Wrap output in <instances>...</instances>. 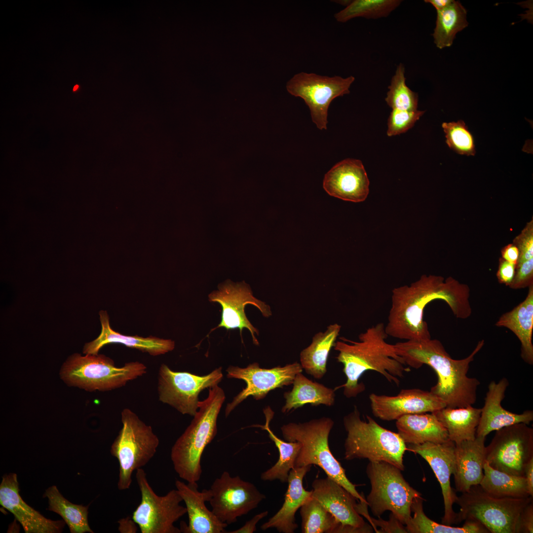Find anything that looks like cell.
Returning a JSON list of instances; mask_svg holds the SVG:
<instances>
[{
	"mask_svg": "<svg viewBox=\"0 0 533 533\" xmlns=\"http://www.w3.org/2000/svg\"><path fill=\"white\" fill-rule=\"evenodd\" d=\"M470 289L452 277L422 275L410 285L392 290L391 306L385 325L388 336L405 341L431 339L424 310L431 302L441 300L457 318L465 319L472 313Z\"/></svg>",
	"mask_w": 533,
	"mask_h": 533,
	"instance_id": "obj_1",
	"label": "cell"
},
{
	"mask_svg": "<svg viewBox=\"0 0 533 533\" xmlns=\"http://www.w3.org/2000/svg\"><path fill=\"white\" fill-rule=\"evenodd\" d=\"M484 345L482 340L470 355L456 360L437 339L405 341L394 344L397 353L407 365L418 369L426 364L434 370L438 381L430 391L442 399L446 407L452 408L472 406L476 401L480 382L476 378L469 377L467 373L470 363Z\"/></svg>",
	"mask_w": 533,
	"mask_h": 533,
	"instance_id": "obj_2",
	"label": "cell"
},
{
	"mask_svg": "<svg viewBox=\"0 0 533 533\" xmlns=\"http://www.w3.org/2000/svg\"><path fill=\"white\" fill-rule=\"evenodd\" d=\"M387 337L385 325L379 323L361 333L358 341L341 337L336 342L334 348L339 352L336 358L343 365L346 377L345 383L340 386L345 397H355L365 390L364 384L358 381L367 371H376L397 386L400 379L410 371L394 344L386 342Z\"/></svg>",
	"mask_w": 533,
	"mask_h": 533,
	"instance_id": "obj_3",
	"label": "cell"
},
{
	"mask_svg": "<svg viewBox=\"0 0 533 533\" xmlns=\"http://www.w3.org/2000/svg\"><path fill=\"white\" fill-rule=\"evenodd\" d=\"M225 398L218 385L210 388L207 397L199 401L198 410L190 424L172 447L174 468L187 482H197L201 477L202 455L217 434V418Z\"/></svg>",
	"mask_w": 533,
	"mask_h": 533,
	"instance_id": "obj_4",
	"label": "cell"
},
{
	"mask_svg": "<svg viewBox=\"0 0 533 533\" xmlns=\"http://www.w3.org/2000/svg\"><path fill=\"white\" fill-rule=\"evenodd\" d=\"M334 424L331 418L322 417L303 423L290 422L282 425L281 430L286 441L298 442L302 445L295 467L316 465L357 500L367 503L364 496L356 489V485L347 478L345 470L330 451L329 436Z\"/></svg>",
	"mask_w": 533,
	"mask_h": 533,
	"instance_id": "obj_5",
	"label": "cell"
},
{
	"mask_svg": "<svg viewBox=\"0 0 533 533\" xmlns=\"http://www.w3.org/2000/svg\"><path fill=\"white\" fill-rule=\"evenodd\" d=\"M366 419H361L360 413L356 406L344 417L343 423L347 433L344 458L385 461L403 471L406 444L398 433L381 426L369 416H366Z\"/></svg>",
	"mask_w": 533,
	"mask_h": 533,
	"instance_id": "obj_6",
	"label": "cell"
},
{
	"mask_svg": "<svg viewBox=\"0 0 533 533\" xmlns=\"http://www.w3.org/2000/svg\"><path fill=\"white\" fill-rule=\"evenodd\" d=\"M147 367L139 362L125 363L121 367L101 354H74L63 365L62 379L71 385L86 390H111L124 386L127 382L144 375Z\"/></svg>",
	"mask_w": 533,
	"mask_h": 533,
	"instance_id": "obj_7",
	"label": "cell"
},
{
	"mask_svg": "<svg viewBox=\"0 0 533 533\" xmlns=\"http://www.w3.org/2000/svg\"><path fill=\"white\" fill-rule=\"evenodd\" d=\"M122 426L112 445L111 453L118 461L119 490L129 489L135 470L146 465L153 457L159 445L158 438L130 409L121 413Z\"/></svg>",
	"mask_w": 533,
	"mask_h": 533,
	"instance_id": "obj_8",
	"label": "cell"
},
{
	"mask_svg": "<svg viewBox=\"0 0 533 533\" xmlns=\"http://www.w3.org/2000/svg\"><path fill=\"white\" fill-rule=\"evenodd\" d=\"M401 470L385 461H369L366 474L371 489L366 500L373 514L378 517L390 511L404 525L411 516L414 498L421 494L406 481Z\"/></svg>",
	"mask_w": 533,
	"mask_h": 533,
	"instance_id": "obj_9",
	"label": "cell"
},
{
	"mask_svg": "<svg viewBox=\"0 0 533 533\" xmlns=\"http://www.w3.org/2000/svg\"><path fill=\"white\" fill-rule=\"evenodd\" d=\"M533 496L497 498L485 492L480 485L472 486L457 496L459 506L457 524L465 520L477 521L490 533H516L519 517Z\"/></svg>",
	"mask_w": 533,
	"mask_h": 533,
	"instance_id": "obj_10",
	"label": "cell"
},
{
	"mask_svg": "<svg viewBox=\"0 0 533 533\" xmlns=\"http://www.w3.org/2000/svg\"><path fill=\"white\" fill-rule=\"evenodd\" d=\"M141 468L136 470V478L141 500L133 513L132 519L142 533H180L174 523L187 513V509L180 504L183 499L177 490L163 496L156 494Z\"/></svg>",
	"mask_w": 533,
	"mask_h": 533,
	"instance_id": "obj_11",
	"label": "cell"
},
{
	"mask_svg": "<svg viewBox=\"0 0 533 533\" xmlns=\"http://www.w3.org/2000/svg\"><path fill=\"white\" fill-rule=\"evenodd\" d=\"M533 458V429L518 423L495 431L486 447L485 459L494 469L517 476L525 475L527 463Z\"/></svg>",
	"mask_w": 533,
	"mask_h": 533,
	"instance_id": "obj_12",
	"label": "cell"
},
{
	"mask_svg": "<svg viewBox=\"0 0 533 533\" xmlns=\"http://www.w3.org/2000/svg\"><path fill=\"white\" fill-rule=\"evenodd\" d=\"M222 367L209 374L198 376L187 372H176L166 364L159 369L157 390L159 400L182 414L194 416L199 408V394L222 381Z\"/></svg>",
	"mask_w": 533,
	"mask_h": 533,
	"instance_id": "obj_13",
	"label": "cell"
},
{
	"mask_svg": "<svg viewBox=\"0 0 533 533\" xmlns=\"http://www.w3.org/2000/svg\"><path fill=\"white\" fill-rule=\"evenodd\" d=\"M355 78L322 76L314 73H299L287 83L286 89L293 96L302 98L308 107L312 121L320 129H327L329 107L336 98L349 94Z\"/></svg>",
	"mask_w": 533,
	"mask_h": 533,
	"instance_id": "obj_14",
	"label": "cell"
},
{
	"mask_svg": "<svg viewBox=\"0 0 533 533\" xmlns=\"http://www.w3.org/2000/svg\"><path fill=\"white\" fill-rule=\"evenodd\" d=\"M209 491L212 511L228 525L236 522L238 517L257 508L266 498L253 484L239 476L232 477L227 471L214 480Z\"/></svg>",
	"mask_w": 533,
	"mask_h": 533,
	"instance_id": "obj_15",
	"label": "cell"
},
{
	"mask_svg": "<svg viewBox=\"0 0 533 533\" xmlns=\"http://www.w3.org/2000/svg\"><path fill=\"white\" fill-rule=\"evenodd\" d=\"M302 371L301 364L297 362L270 369L261 368L258 363L250 364L245 368L230 366L227 369V377L242 380L246 386L227 404L225 416L227 417L249 396L261 400L271 390L292 384L296 376Z\"/></svg>",
	"mask_w": 533,
	"mask_h": 533,
	"instance_id": "obj_16",
	"label": "cell"
},
{
	"mask_svg": "<svg viewBox=\"0 0 533 533\" xmlns=\"http://www.w3.org/2000/svg\"><path fill=\"white\" fill-rule=\"evenodd\" d=\"M208 298L210 302L218 303L222 308L221 322L211 332L221 327L227 330L238 329L241 335L242 330L246 328L250 331L253 343L259 344L255 336V334L259 335V331L247 318L245 306L254 305L266 317L270 316L272 312L268 305L253 296L249 285L244 282L234 283L227 281L219 285L218 290L212 292Z\"/></svg>",
	"mask_w": 533,
	"mask_h": 533,
	"instance_id": "obj_17",
	"label": "cell"
},
{
	"mask_svg": "<svg viewBox=\"0 0 533 533\" xmlns=\"http://www.w3.org/2000/svg\"><path fill=\"white\" fill-rule=\"evenodd\" d=\"M312 496L317 500L342 525L343 533H373L357 510V499L337 482L327 477L316 478L311 484Z\"/></svg>",
	"mask_w": 533,
	"mask_h": 533,
	"instance_id": "obj_18",
	"label": "cell"
},
{
	"mask_svg": "<svg viewBox=\"0 0 533 533\" xmlns=\"http://www.w3.org/2000/svg\"><path fill=\"white\" fill-rule=\"evenodd\" d=\"M407 450L420 455L429 464L440 485L443 497V524H457V513L453 509L457 495L452 488L450 477L455 466V443L449 440L442 443L426 442L420 445L408 444Z\"/></svg>",
	"mask_w": 533,
	"mask_h": 533,
	"instance_id": "obj_19",
	"label": "cell"
},
{
	"mask_svg": "<svg viewBox=\"0 0 533 533\" xmlns=\"http://www.w3.org/2000/svg\"><path fill=\"white\" fill-rule=\"evenodd\" d=\"M369 399L374 416L386 421L397 420L405 415L432 413L446 407L430 391L418 388L402 389L395 396L371 393Z\"/></svg>",
	"mask_w": 533,
	"mask_h": 533,
	"instance_id": "obj_20",
	"label": "cell"
},
{
	"mask_svg": "<svg viewBox=\"0 0 533 533\" xmlns=\"http://www.w3.org/2000/svg\"><path fill=\"white\" fill-rule=\"evenodd\" d=\"M0 504L12 513L26 533H61L64 520L53 521L44 517L28 505L19 495L15 473L4 475L0 485Z\"/></svg>",
	"mask_w": 533,
	"mask_h": 533,
	"instance_id": "obj_21",
	"label": "cell"
},
{
	"mask_svg": "<svg viewBox=\"0 0 533 533\" xmlns=\"http://www.w3.org/2000/svg\"><path fill=\"white\" fill-rule=\"evenodd\" d=\"M369 184L362 161L346 158L337 163L325 175L323 187L331 196L360 202L367 197Z\"/></svg>",
	"mask_w": 533,
	"mask_h": 533,
	"instance_id": "obj_22",
	"label": "cell"
},
{
	"mask_svg": "<svg viewBox=\"0 0 533 533\" xmlns=\"http://www.w3.org/2000/svg\"><path fill=\"white\" fill-rule=\"evenodd\" d=\"M176 490L186 504L188 514L189 524H180L181 533H226L228 524L220 521L206 507L205 502L209 501L211 493L209 490L199 491L197 482L185 484L177 480Z\"/></svg>",
	"mask_w": 533,
	"mask_h": 533,
	"instance_id": "obj_23",
	"label": "cell"
},
{
	"mask_svg": "<svg viewBox=\"0 0 533 533\" xmlns=\"http://www.w3.org/2000/svg\"><path fill=\"white\" fill-rule=\"evenodd\" d=\"M509 385L508 380L503 378L497 382L492 381L489 384L484 406L481 408L476 437H486L490 432L518 423L529 424L533 420V411L526 410L516 414L505 410L501 406L505 391Z\"/></svg>",
	"mask_w": 533,
	"mask_h": 533,
	"instance_id": "obj_24",
	"label": "cell"
},
{
	"mask_svg": "<svg viewBox=\"0 0 533 533\" xmlns=\"http://www.w3.org/2000/svg\"><path fill=\"white\" fill-rule=\"evenodd\" d=\"M311 467L310 465L295 467L290 470L284 502L280 509L261 526L262 530L274 528L279 533H293L298 528L295 522V513L312 494V490H306L303 484V479Z\"/></svg>",
	"mask_w": 533,
	"mask_h": 533,
	"instance_id": "obj_25",
	"label": "cell"
},
{
	"mask_svg": "<svg viewBox=\"0 0 533 533\" xmlns=\"http://www.w3.org/2000/svg\"><path fill=\"white\" fill-rule=\"evenodd\" d=\"M486 437L455 444V466L453 473L456 491L461 493L479 485L484 476L486 461Z\"/></svg>",
	"mask_w": 533,
	"mask_h": 533,
	"instance_id": "obj_26",
	"label": "cell"
},
{
	"mask_svg": "<svg viewBox=\"0 0 533 533\" xmlns=\"http://www.w3.org/2000/svg\"><path fill=\"white\" fill-rule=\"evenodd\" d=\"M99 315L102 326L101 333L96 339L84 345L83 349L84 354H97L103 346L112 343H120L153 356L165 354L174 348L175 343L171 340L152 336L144 338L119 334L111 327L109 317L106 311L102 310L99 312Z\"/></svg>",
	"mask_w": 533,
	"mask_h": 533,
	"instance_id": "obj_27",
	"label": "cell"
},
{
	"mask_svg": "<svg viewBox=\"0 0 533 533\" xmlns=\"http://www.w3.org/2000/svg\"><path fill=\"white\" fill-rule=\"evenodd\" d=\"M396 420L398 433L406 444L450 440L446 429L432 413L405 415Z\"/></svg>",
	"mask_w": 533,
	"mask_h": 533,
	"instance_id": "obj_28",
	"label": "cell"
},
{
	"mask_svg": "<svg viewBox=\"0 0 533 533\" xmlns=\"http://www.w3.org/2000/svg\"><path fill=\"white\" fill-rule=\"evenodd\" d=\"M495 325L509 329L517 337L521 343V357L527 363L533 365V285L529 287L525 299L503 314Z\"/></svg>",
	"mask_w": 533,
	"mask_h": 533,
	"instance_id": "obj_29",
	"label": "cell"
},
{
	"mask_svg": "<svg viewBox=\"0 0 533 533\" xmlns=\"http://www.w3.org/2000/svg\"><path fill=\"white\" fill-rule=\"evenodd\" d=\"M291 390L284 393L285 405L281 411L288 413L306 404L331 406L335 400V390L313 381L302 373H298L293 382Z\"/></svg>",
	"mask_w": 533,
	"mask_h": 533,
	"instance_id": "obj_30",
	"label": "cell"
},
{
	"mask_svg": "<svg viewBox=\"0 0 533 533\" xmlns=\"http://www.w3.org/2000/svg\"><path fill=\"white\" fill-rule=\"evenodd\" d=\"M341 329L338 323L329 325L324 332H318L311 343L300 353V364L305 372L315 379L323 377L327 372L329 353Z\"/></svg>",
	"mask_w": 533,
	"mask_h": 533,
	"instance_id": "obj_31",
	"label": "cell"
},
{
	"mask_svg": "<svg viewBox=\"0 0 533 533\" xmlns=\"http://www.w3.org/2000/svg\"><path fill=\"white\" fill-rule=\"evenodd\" d=\"M481 412V408L469 406L457 408L446 407L432 413L446 429L450 440L458 444L476 438Z\"/></svg>",
	"mask_w": 533,
	"mask_h": 533,
	"instance_id": "obj_32",
	"label": "cell"
},
{
	"mask_svg": "<svg viewBox=\"0 0 533 533\" xmlns=\"http://www.w3.org/2000/svg\"><path fill=\"white\" fill-rule=\"evenodd\" d=\"M266 422L264 425H253L266 430L269 438L274 442L279 452L277 461L270 468L263 472L261 478L263 481H272L278 480L282 483L288 481L290 470L295 467L296 458L302 445L298 442H288L280 439L271 430L269 424L274 416L270 407L264 409Z\"/></svg>",
	"mask_w": 533,
	"mask_h": 533,
	"instance_id": "obj_33",
	"label": "cell"
},
{
	"mask_svg": "<svg viewBox=\"0 0 533 533\" xmlns=\"http://www.w3.org/2000/svg\"><path fill=\"white\" fill-rule=\"evenodd\" d=\"M424 498L421 497L414 499L411 505V517L405 525L410 533H490L481 523L473 520H465L462 527H453L438 523L429 519L424 513L423 508Z\"/></svg>",
	"mask_w": 533,
	"mask_h": 533,
	"instance_id": "obj_34",
	"label": "cell"
},
{
	"mask_svg": "<svg viewBox=\"0 0 533 533\" xmlns=\"http://www.w3.org/2000/svg\"><path fill=\"white\" fill-rule=\"evenodd\" d=\"M483 472L479 485L490 495L497 498H518L530 496L525 477L510 475L494 469L486 461Z\"/></svg>",
	"mask_w": 533,
	"mask_h": 533,
	"instance_id": "obj_35",
	"label": "cell"
},
{
	"mask_svg": "<svg viewBox=\"0 0 533 533\" xmlns=\"http://www.w3.org/2000/svg\"><path fill=\"white\" fill-rule=\"evenodd\" d=\"M466 13L460 2L454 0L444 9L437 11L436 26L432 35L438 48L451 46L457 33L468 26Z\"/></svg>",
	"mask_w": 533,
	"mask_h": 533,
	"instance_id": "obj_36",
	"label": "cell"
},
{
	"mask_svg": "<svg viewBox=\"0 0 533 533\" xmlns=\"http://www.w3.org/2000/svg\"><path fill=\"white\" fill-rule=\"evenodd\" d=\"M43 497H47V510L60 515L71 533H93L88 522V506L75 504L65 498L55 486L47 489Z\"/></svg>",
	"mask_w": 533,
	"mask_h": 533,
	"instance_id": "obj_37",
	"label": "cell"
},
{
	"mask_svg": "<svg viewBox=\"0 0 533 533\" xmlns=\"http://www.w3.org/2000/svg\"><path fill=\"white\" fill-rule=\"evenodd\" d=\"M303 533H343L342 525L312 496L300 508Z\"/></svg>",
	"mask_w": 533,
	"mask_h": 533,
	"instance_id": "obj_38",
	"label": "cell"
},
{
	"mask_svg": "<svg viewBox=\"0 0 533 533\" xmlns=\"http://www.w3.org/2000/svg\"><path fill=\"white\" fill-rule=\"evenodd\" d=\"M400 0H355L335 14L336 20L346 22L356 17L377 19L387 17L401 3Z\"/></svg>",
	"mask_w": 533,
	"mask_h": 533,
	"instance_id": "obj_39",
	"label": "cell"
},
{
	"mask_svg": "<svg viewBox=\"0 0 533 533\" xmlns=\"http://www.w3.org/2000/svg\"><path fill=\"white\" fill-rule=\"evenodd\" d=\"M405 74L404 65L400 63L392 77L385 100L392 110H418V94L406 85Z\"/></svg>",
	"mask_w": 533,
	"mask_h": 533,
	"instance_id": "obj_40",
	"label": "cell"
},
{
	"mask_svg": "<svg viewBox=\"0 0 533 533\" xmlns=\"http://www.w3.org/2000/svg\"><path fill=\"white\" fill-rule=\"evenodd\" d=\"M442 127L445 133L446 143L450 149L460 154H475L473 137L463 120L443 122Z\"/></svg>",
	"mask_w": 533,
	"mask_h": 533,
	"instance_id": "obj_41",
	"label": "cell"
},
{
	"mask_svg": "<svg viewBox=\"0 0 533 533\" xmlns=\"http://www.w3.org/2000/svg\"><path fill=\"white\" fill-rule=\"evenodd\" d=\"M424 111L393 109L387 121V135L394 136L405 133L412 128Z\"/></svg>",
	"mask_w": 533,
	"mask_h": 533,
	"instance_id": "obj_42",
	"label": "cell"
},
{
	"mask_svg": "<svg viewBox=\"0 0 533 533\" xmlns=\"http://www.w3.org/2000/svg\"><path fill=\"white\" fill-rule=\"evenodd\" d=\"M518 248L519 258L516 266L533 258V220L529 222L513 243Z\"/></svg>",
	"mask_w": 533,
	"mask_h": 533,
	"instance_id": "obj_43",
	"label": "cell"
},
{
	"mask_svg": "<svg viewBox=\"0 0 533 533\" xmlns=\"http://www.w3.org/2000/svg\"><path fill=\"white\" fill-rule=\"evenodd\" d=\"M533 285V258L516 266L514 278L509 285L513 289L529 287Z\"/></svg>",
	"mask_w": 533,
	"mask_h": 533,
	"instance_id": "obj_44",
	"label": "cell"
},
{
	"mask_svg": "<svg viewBox=\"0 0 533 533\" xmlns=\"http://www.w3.org/2000/svg\"><path fill=\"white\" fill-rule=\"evenodd\" d=\"M372 525L374 530L378 533H407L406 527L392 513L390 514L388 521H385L379 517L375 519L370 517L368 519Z\"/></svg>",
	"mask_w": 533,
	"mask_h": 533,
	"instance_id": "obj_45",
	"label": "cell"
},
{
	"mask_svg": "<svg viewBox=\"0 0 533 533\" xmlns=\"http://www.w3.org/2000/svg\"><path fill=\"white\" fill-rule=\"evenodd\" d=\"M533 533V502H530L522 511L519 517L516 533Z\"/></svg>",
	"mask_w": 533,
	"mask_h": 533,
	"instance_id": "obj_46",
	"label": "cell"
},
{
	"mask_svg": "<svg viewBox=\"0 0 533 533\" xmlns=\"http://www.w3.org/2000/svg\"><path fill=\"white\" fill-rule=\"evenodd\" d=\"M516 267V265L500 258L498 270L496 273V276L499 282L509 286L514 278Z\"/></svg>",
	"mask_w": 533,
	"mask_h": 533,
	"instance_id": "obj_47",
	"label": "cell"
},
{
	"mask_svg": "<svg viewBox=\"0 0 533 533\" xmlns=\"http://www.w3.org/2000/svg\"><path fill=\"white\" fill-rule=\"evenodd\" d=\"M268 513L267 511L260 513L254 516L251 519L248 521L240 528L233 531L228 532L229 533H253L256 531V525L263 518L266 517Z\"/></svg>",
	"mask_w": 533,
	"mask_h": 533,
	"instance_id": "obj_48",
	"label": "cell"
},
{
	"mask_svg": "<svg viewBox=\"0 0 533 533\" xmlns=\"http://www.w3.org/2000/svg\"><path fill=\"white\" fill-rule=\"evenodd\" d=\"M519 255L518 248L514 243L507 245L501 250V258L515 265L517 264Z\"/></svg>",
	"mask_w": 533,
	"mask_h": 533,
	"instance_id": "obj_49",
	"label": "cell"
},
{
	"mask_svg": "<svg viewBox=\"0 0 533 533\" xmlns=\"http://www.w3.org/2000/svg\"><path fill=\"white\" fill-rule=\"evenodd\" d=\"M524 477L526 479L528 493L533 497V458L527 463L525 470Z\"/></svg>",
	"mask_w": 533,
	"mask_h": 533,
	"instance_id": "obj_50",
	"label": "cell"
},
{
	"mask_svg": "<svg viewBox=\"0 0 533 533\" xmlns=\"http://www.w3.org/2000/svg\"><path fill=\"white\" fill-rule=\"evenodd\" d=\"M119 526L118 530L120 533H135L136 528L135 522L129 517L121 519L118 521Z\"/></svg>",
	"mask_w": 533,
	"mask_h": 533,
	"instance_id": "obj_51",
	"label": "cell"
},
{
	"mask_svg": "<svg viewBox=\"0 0 533 533\" xmlns=\"http://www.w3.org/2000/svg\"><path fill=\"white\" fill-rule=\"evenodd\" d=\"M453 0H425L424 2L432 4L436 11L441 10L447 7Z\"/></svg>",
	"mask_w": 533,
	"mask_h": 533,
	"instance_id": "obj_52",
	"label": "cell"
},
{
	"mask_svg": "<svg viewBox=\"0 0 533 533\" xmlns=\"http://www.w3.org/2000/svg\"><path fill=\"white\" fill-rule=\"evenodd\" d=\"M78 87V85H76L74 87L73 90L74 91L76 90L77 89Z\"/></svg>",
	"mask_w": 533,
	"mask_h": 533,
	"instance_id": "obj_53",
	"label": "cell"
}]
</instances>
